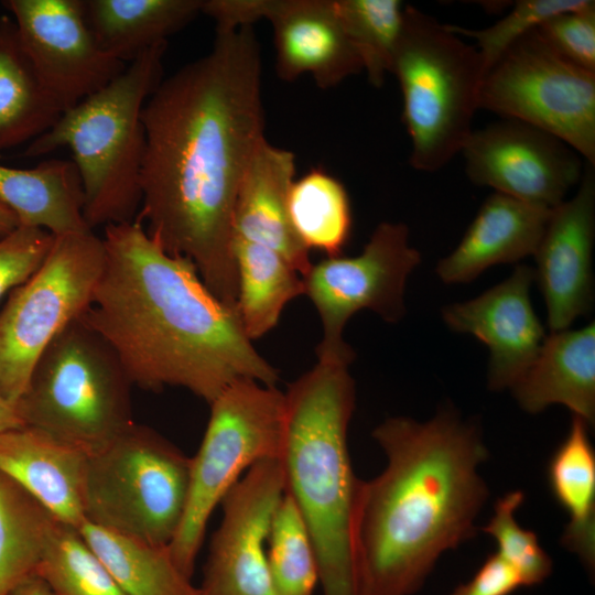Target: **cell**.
<instances>
[{"label":"cell","instance_id":"6da1fadb","mask_svg":"<svg viewBox=\"0 0 595 595\" xmlns=\"http://www.w3.org/2000/svg\"><path fill=\"white\" fill-rule=\"evenodd\" d=\"M141 118L145 147L136 220L166 252L193 262L215 296L236 309L234 209L266 139L252 25L216 26L210 51L162 79Z\"/></svg>","mask_w":595,"mask_h":595},{"label":"cell","instance_id":"7a4b0ae2","mask_svg":"<svg viewBox=\"0 0 595 595\" xmlns=\"http://www.w3.org/2000/svg\"><path fill=\"white\" fill-rule=\"evenodd\" d=\"M106 259L82 315L142 389L181 387L208 404L238 379L275 386L279 371L247 338L236 309L193 262L166 252L139 220L104 227Z\"/></svg>","mask_w":595,"mask_h":595},{"label":"cell","instance_id":"3957f363","mask_svg":"<svg viewBox=\"0 0 595 595\" xmlns=\"http://www.w3.org/2000/svg\"><path fill=\"white\" fill-rule=\"evenodd\" d=\"M372 437L382 472L361 480L353 521L358 595H413L440 556L475 536L488 457L474 424L450 409L426 422L393 416Z\"/></svg>","mask_w":595,"mask_h":595},{"label":"cell","instance_id":"277c9868","mask_svg":"<svg viewBox=\"0 0 595 595\" xmlns=\"http://www.w3.org/2000/svg\"><path fill=\"white\" fill-rule=\"evenodd\" d=\"M348 365L317 360L288 386L279 463L311 537L323 595H358L353 521L361 479L347 444L356 390Z\"/></svg>","mask_w":595,"mask_h":595},{"label":"cell","instance_id":"5b68a950","mask_svg":"<svg viewBox=\"0 0 595 595\" xmlns=\"http://www.w3.org/2000/svg\"><path fill=\"white\" fill-rule=\"evenodd\" d=\"M166 45L139 54L110 83L65 110L24 150L31 158L60 148L71 150L82 184L83 217L91 230L138 216L145 147L141 115L162 80Z\"/></svg>","mask_w":595,"mask_h":595},{"label":"cell","instance_id":"8992f818","mask_svg":"<svg viewBox=\"0 0 595 595\" xmlns=\"http://www.w3.org/2000/svg\"><path fill=\"white\" fill-rule=\"evenodd\" d=\"M391 73L402 94L410 164L435 172L462 151L473 131L485 75L480 54L448 24L405 6Z\"/></svg>","mask_w":595,"mask_h":595},{"label":"cell","instance_id":"52a82bcc","mask_svg":"<svg viewBox=\"0 0 595 595\" xmlns=\"http://www.w3.org/2000/svg\"><path fill=\"white\" fill-rule=\"evenodd\" d=\"M82 315L43 350L15 407L24 425L90 454L134 423L133 385L115 350Z\"/></svg>","mask_w":595,"mask_h":595},{"label":"cell","instance_id":"ba28073f","mask_svg":"<svg viewBox=\"0 0 595 595\" xmlns=\"http://www.w3.org/2000/svg\"><path fill=\"white\" fill-rule=\"evenodd\" d=\"M191 457L155 430L136 422L88 454L85 520L169 545L184 515Z\"/></svg>","mask_w":595,"mask_h":595},{"label":"cell","instance_id":"9c48e42d","mask_svg":"<svg viewBox=\"0 0 595 595\" xmlns=\"http://www.w3.org/2000/svg\"><path fill=\"white\" fill-rule=\"evenodd\" d=\"M209 407L203 441L191 457L186 508L169 544L175 565L190 580L213 511L252 465L279 459L283 439L285 398L275 386L238 379Z\"/></svg>","mask_w":595,"mask_h":595},{"label":"cell","instance_id":"30bf717a","mask_svg":"<svg viewBox=\"0 0 595 595\" xmlns=\"http://www.w3.org/2000/svg\"><path fill=\"white\" fill-rule=\"evenodd\" d=\"M106 249L93 230L54 236L40 268L0 310V393L14 403L47 345L89 307Z\"/></svg>","mask_w":595,"mask_h":595},{"label":"cell","instance_id":"8fae6325","mask_svg":"<svg viewBox=\"0 0 595 595\" xmlns=\"http://www.w3.org/2000/svg\"><path fill=\"white\" fill-rule=\"evenodd\" d=\"M480 108L543 130L595 164V73L561 57L537 30L487 69Z\"/></svg>","mask_w":595,"mask_h":595},{"label":"cell","instance_id":"7c38bea8","mask_svg":"<svg viewBox=\"0 0 595 595\" xmlns=\"http://www.w3.org/2000/svg\"><path fill=\"white\" fill-rule=\"evenodd\" d=\"M420 262L419 250L409 244L407 225L385 221L358 256L326 257L312 263L302 279L304 294L322 323L317 360L351 364L355 354L343 332L360 310H370L388 323L399 322L405 314L408 277Z\"/></svg>","mask_w":595,"mask_h":595},{"label":"cell","instance_id":"4fadbf2b","mask_svg":"<svg viewBox=\"0 0 595 595\" xmlns=\"http://www.w3.org/2000/svg\"><path fill=\"white\" fill-rule=\"evenodd\" d=\"M461 153L474 184L549 209L565 201L584 171L566 143L513 119L473 130Z\"/></svg>","mask_w":595,"mask_h":595},{"label":"cell","instance_id":"5bb4252c","mask_svg":"<svg viewBox=\"0 0 595 595\" xmlns=\"http://www.w3.org/2000/svg\"><path fill=\"white\" fill-rule=\"evenodd\" d=\"M21 44L63 111L101 89L126 67L106 54L86 22L82 0H4Z\"/></svg>","mask_w":595,"mask_h":595},{"label":"cell","instance_id":"9a60e30c","mask_svg":"<svg viewBox=\"0 0 595 595\" xmlns=\"http://www.w3.org/2000/svg\"><path fill=\"white\" fill-rule=\"evenodd\" d=\"M284 494L278 458L252 465L225 495L198 595H274L267 541Z\"/></svg>","mask_w":595,"mask_h":595},{"label":"cell","instance_id":"2e32d148","mask_svg":"<svg viewBox=\"0 0 595 595\" xmlns=\"http://www.w3.org/2000/svg\"><path fill=\"white\" fill-rule=\"evenodd\" d=\"M595 174L586 163L574 196L553 208L534 252V280L542 292L551 333L567 329L593 305Z\"/></svg>","mask_w":595,"mask_h":595},{"label":"cell","instance_id":"e0dca14e","mask_svg":"<svg viewBox=\"0 0 595 595\" xmlns=\"http://www.w3.org/2000/svg\"><path fill=\"white\" fill-rule=\"evenodd\" d=\"M534 270L517 266L512 274L480 295L442 310L446 325L472 334L490 351L488 386L511 388L536 358L547 335L530 298Z\"/></svg>","mask_w":595,"mask_h":595},{"label":"cell","instance_id":"ac0fdd59","mask_svg":"<svg viewBox=\"0 0 595 595\" xmlns=\"http://www.w3.org/2000/svg\"><path fill=\"white\" fill-rule=\"evenodd\" d=\"M273 30L278 76L292 82L309 74L321 88L363 71L335 0H264Z\"/></svg>","mask_w":595,"mask_h":595},{"label":"cell","instance_id":"d6986e66","mask_svg":"<svg viewBox=\"0 0 595 595\" xmlns=\"http://www.w3.org/2000/svg\"><path fill=\"white\" fill-rule=\"evenodd\" d=\"M87 462L85 450L34 426L0 434V470L77 529L86 521Z\"/></svg>","mask_w":595,"mask_h":595},{"label":"cell","instance_id":"ffe728a7","mask_svg":"<svg viewBox=\"0 0 595 595\" xmlns=\"http://www.w3.org/2000/svg\"><path fill=\"white\" fill-rule=\"evenodd\" d=\"M294 172V154L263 139L240 183L232 230L234 237L277 251L304 277L312 266L310 250L295 235L288 210Z\"/></svg>","mask_w":595,"mask_h":595},{"label":"cell","instance_id":"44dd1931","mask_svg":"<svg viewBox=\"0 0 595 595\" xmlns=\"http://www.w3.org/2000/svg\"><path fill=\"white\" fill-rule=\"evenodd\" d=\"M553 209L491 194L480 206L457 247L436 267L450 284L476 279L491 266L534 255Z\"/></svg>","mask_w":595,"mask_h":595},{"label":"cell","instance_id":"7402d4cb","mask_svg":"<svg viewBox=\"0 0 595 595\" xmlns=\"http://www.w3.org/2000/svg\"><path fill=\"white\" fill-rule=\"evenodd\" d=\"M519 405L539 413L562 404L588 425L595 419V324L553 332L510 388Z\"/></svg>","mask_w":595,"mask_h":595},{"label":"cell","instance_id":"603a6c76","mask_svg":"<svg viewBox=\"0 0 595 595\" xmlns=\"http://www.w3.org/2000/svg\"><path fill=\"white\" fill-rule=\"evenodd\" d=\"M0 205L20 225L54 236L91 230L83 217V191L73 161L50 159L33 169L0 164Z\"/></svg>","mask_w":595,"mask_h":595},{"label":"cell","instance_id":"cb8c5ba5","mask_svg":"<svg viewBox=\"0 0 595 595\" xmlns=\"http://www.w3.org/2000/svg\"><path fill=\"white\" fill-rule=\"evenodd\" d=\"M86 22L109 56L131 62L202 12L203 0H82Z\"/></svg>","mask_w":595,"mask_h":595},{"label":"cell","instance_id":"d4e9b609","mask_svg":"<svg viewBox=\"0 0 595 595\" xmlns=\"http://www.w3.org/2000/svg\"><path fill=\"white\" fill-rule=\"evenodd\" d=\"M63 112L26 55L14 21L0 17V150L30 143Z\"/></svg>","mask_w":595,"mask_h":595},{"label":"cell","instance_id":"484cf974","mask_svg":"<svg viewBox=\"0 0 595 595\" xmlns=\"http://www.w3.org/2000/svg\"><path fill=\"white\" fill-rule=\"evenodd\" d=\"M588 424L573 415L569 433L549 461L550 490L566 511L562 544L591 572L595 566V452Z\"/></svg>","mask_w":595,"mask_h":595},{"label":"cell","instance_id":"4316f807","mask_svg":"<svg viewBox=\"0 0 595 595\" xmlns=\"http://www.w3.org/2000/svg\"><path fill=\"white\" fill-rule=\"evenodd\" d=\"M232 253L238 278L236 311L245 335L253 342L278 324L290 301L304 294L303 279L266 246L234 237Z\"/></svg>","mask_w":595,"mask_h":595},{"label":"cell","instance_id":"83f0119b","mask_svg":"<svg viewBox=\"0 0 595 595\" xmlns=\"http://www.w3.org/2000/svg\"><path fill=\"white\" fill-rule=\"evenodd\" d=\"M78 530L127 595H198L197 586L175 565L169 545L87 521Z\"/></svg>","mask_w":595,"mask_h":595},{"label":"cell","instance_id":"f1b7e54d","mask_svg":"<svg viewBox=\"0 0 595 595\" xmlns=\"http://www.w3.org/2000/svg\"><path fill=\"white\" fill-rule=\"evenodd\" d=\"M58 521L0 470V595L36 575Z\"/></svg>","mask_w":595,"mask_h":595},{"label":"cell","instance_id":"f546056e","mask_svg":"<svg viewBox=\"0 0 595 595\" xmlns=\"http://www.w3.org/2000/svg\"><path fill=\"white\" fill-rule=\"evenodd\" d=\"M288 210L292 228L306 249L342 256L353 228L348 193L340 181L313 169L293 181Z\"/></svg>","mask_w":595,"mask_h":595},{"label":"cell","instance_id":"4dcf8cb0","mask_svg":"<svg viewBox=\"0 0 595 595\" xmlns=\"http://www.w3.org/2000/svg\"><path fill=\"white\" fill-rule=\"evenodd\" d=\"M344 30L371 85L391 73L401 35L404 7L399 0H335Z\"/></svg>","mask_w":595,"mask_h":595},{"label":"cell","instance_id":"1f68e13d","mask_svg":"<svg viewBox=\"0 0 595 595\" xmlns=\"http://www.w3.org/2000/svg\"><path fill=\"white\" fill-rule=\"evenodd\" d=\"M267 560L274 595H313L320 582L314 547L296 506L286 494L272 517Z\"/></svg>","mask_w":595,"mask_h":595},{"label":"cell","instance_id":"d6a6232c","mask_svg":"<svg viewBox=\"0 0 595 595\" xmlns=\"http://www.w3.org/2000/svg\"><path fill=\"white\" fill-rule=\"evenodd\" d=\"M36 575L55 595H127L80 531L58 521Z\"/></svg>","mask_w":595,"mask_h":595},{"label":"cell","instance_id":"836d02e7","mask_svg":"<svg viewBox=\"0 0 595 595\" xmlns=\"http://www.w3.org/2000/svg\"><path fill=\"white\" fill-rule=\"evenodd\" d=\"M523 500L521 490H512L500 497L483 531L495 540L496 553L516 570L522 586L530 587L544 582L552 573L553 564L540 545L538 536L516 520V511Z\"/></svg>","mask_w":595,"mask_h":595},{"label":"cell","instance_id":"e575fe53","mask_svg":"<svg viewBox=\"0 0 595 595\" xmlns=\"http://www.w3.org/2000/svg\"><path fill=\"white\" fill-rule=\"evenodd\" d=\"M586 0H520L495 24L470 30L448 24L457 35L475 39L485 73L516 41L537 30L549 18L585 3Z\"/></svg>","mask_w":595,"mask_h":595},{"label":"cell","instance_id":"d590c367","mask_svg":"<svg viewBox=\"0 0 595 595\" xmlns=\"http://www.w3.org/2000/svg\"><path fill=\"white\" fill-rule=\"evenodd\" d=\"M543 41L561 57L595 73V2L558 13L538 29Z\"/></svg>","mask_w":595,"mask_h":595},{"label":"cell","instance_id":"8d00e7d4","mask_svg":"<svg viewBox=\"0 0 595 595\" xmlns=\"http://www.w3.org/2000/svg\"><path fill=\"white\" fill-rule=\"evenodd\" d=\"M53 240L47 230L25 225L0 238V300L40 268Z\"/></svg>","mask_w":595,"mask_h":595},{"label":"cell","instance_id":"74e56055","mask_svg":"<svg viewBox=\"0 0 595 595\" xmlns=\"http://www.w3.org/2000/svg\"><path fill=\"white\" fill-rule=\"evenodd\" d=\"M522 586L516 570L499 554L491 553L473 577L450 595H511Z\"/></svg>","mask_w":595,"mask_h":595},{"label":"cell","instance_id":"f35d334b","mask_svg":"<svg viewBox=\"0 0 595 595\" xmlns=\"http://www.w3.org/2000/svg\"><path fill=\"white\" fill-rule=\"evenodd\" d=\"M264 0H203L202 13L213 18L216 26L252 25L263 18Z\"/></svg>","mask_w":595,"mask_h":595},{"label":"cell","instance_id":"ab89813d","mask_svg":"<svg viewBox=\"0 0 595 595\" xmlns=\"http://www.w3.org/2000/svg\"><path fill=\"white\" fill-rule=\"evenodd\" d=\"M24 425L14 403L0 393V434Z\"/></svg>","mask_w":595,"mask_h":595},{"label":"cell","instance_id":"60d3db41","mask_svg":"<svg viewBox=\"0 0 595 595\" xmlns=\"http://www.w3.org/2000/svg\"><path fill=\"white\" fill-rule=\"evenodd\" d=\"M7 595H55V593L42 577L33 575L23 581Z\"/></svg>","mask_w":595,"mask_h":595},{"label":"cell","instance_id":"b9f144b4","mask_svg":"<svg viewBox=\"0 0 595 595\" xmlns=\"http://www.w3.org/2000/svg\"><path fill=\"white\" fill-rule=\"evenodd\" d=\"M20 225L13 212L0 205V238L11 232Z\"/></svg>","mask_w":595,"mask_h":595}]
</instances>
